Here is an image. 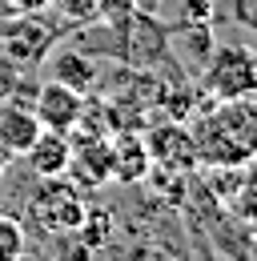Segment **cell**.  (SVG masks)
I'll return each mask as SVG.
<instances>
[{"mask_svg":"<svg viewBox=\"0 0 257 261\" xmlns=\"http://www.w3.org/2000/svg\"><path fill=\"white\" fill-rule=\"evenodd\" d=\"M161 4H165V0H133V8H137V12H149V16H157Z\"/></svg>","mask_w":257,"mask_h":261,"instance_id":"17","label":"cell"},{"mask_svg":"<svg viewBox=\"0 0 257 261\" xmlns=\"http://www.w3.org/2000/svg\"><path fill=\"white\" fill-rule=\"evenodd\" d=\"M193 149L197 165H249L257 157V93L229 97L205 105V113L193 121Z\"/></svg>","mask_w":257,"mask_h":261,"instance_id":"1","label":"cell"},{"mask_svg":"<svg viewBox=\"0 0 257 261\" xmlns=\"http://www.w3.org/2000/svg\"><path fill=\"white\" fill-rule=\"evenodd\" d=\"M12 161H16V153H8V149L0 145V181L8 177V169H12Z\"/></svg>","mask_w":257,"mask_h":261,"instance_id":"18","label":"cell"},{"mask_svg":"<svg viewBox=\"0 0 257 261\" xmlns=\"http://www.w3.org/2000/svg\"><path fill=\"white\" fill-rule=\"evenodd\" d=\"M16 261H48V257H36V253H29V249H24V253H20Z\"/></svg>","mask_w":257,"mask_h":261,"instance_id":"20","label":"cell"},{"mask_svg":"<svg viewBox=\"0 0 257 261\" xmlns=\"http://www.w3.org/2000/svg\"><path fill=\"white\" fill-rule=\"evenodd\" d=\"M57 44V29L40 20V12H20L0 20V53L20 68H36Z\"/></svg>","mask_w":257,"mask_h":261,"instance_id":"4","label":"cell"},{"mask_svg":"<svg viewBox=\"0 0 257 261\" xmlns=\"http://www.w3.org/2000/svg\"><path fill=\"white\" fill-rule=\"evenodd\" d=\"M145 145H149V157L153 165H169V169H181L193 173L197 169V149H193V133L181 121H165L157 129L145 133Z\"/></svg>","mask_w":257,"mask_h":261,"instance_id":"6","label":"cell"},{"mask_svg":"<svg viewBox=\"0 0 257 261\" xmlns=\"http://www.w3.org/2000/svg\"><path fill=\"white\" fill-rule=\"evenodd\" d=\"M85 197L76 189V181L64 177H36V189L29 193V217L32 225L48 237H72L76 225L85 221Z\"/></svg>","mask_w":257,"mask_h":261,"instance_id":"2","label":"cell"},{"mask_svg":"<svg viewBox=\"0 0 257 261\" xmlns=\"http://www.w3.org/2000/svg\"><path fill=\"white\" fill-rule=\"evenodd\" d=\"M24 253V229L16 217L0 213V261H16Z\"/></svg>","mask_w":257,"mask_h":261,"instance_id":"13","label":"cell"},{"mask_svg":"<svg viewBox=\"0 0 257 261\" xmlns=\"http://www.w3.org/2000/svg\"><path fill=\"white\" fill-rule=\"evenodd\" d=\"M36 133H40V121H36V113H32V109L0 100V145H4L8 153H16V157H20L32 141H36Z\"/></svg>","mask_w":257,"mask_h":261,"instance_id":"10","label":"cell"},{"mask_svg":"<svg viewBox=\"0 0 257 261\" xmlns=\"http://www.w3.org/2000/svg\"><path fill=\"white\" fill-rule=\"evenodd\" d=\"M20 157H24L32 177H64V173H68V161H72V141H68V133L40 129L36 141H32Z\"/></svg>","mask_w":257,"mask_h":261,"instance_id":"7","label":"cell"},{"mask_svg":"<svg viewBox=\"0 0 257 261\" xmlns=\"http://www.w3.org/2000/svg\"><path fill=\"white\" fill-rule=\"evenodd\" d=\"M229 205H233L237 221H245V225H257V157H253L249 165H245L241 189H237V197H233Z\"/></svg>","mask_w":257,"mask_h":261,"instance_id":"11","label":"cell"},{"mask_svg":"<svg viewBox=\"0 0 257 261\" xmlns=\"http://www.w3.org/2000/svg\"><path fill=\"white\" fill-rule=\"evenodd\" d=\"M117 141H109V153H113V181L121 185H141L145 173L153 169V157H149V145L141 133H113Z\"/></svg>","mask_w":257,"mask_h":261,"instance_id":"8","label":"cell"},{"mask_svg":"<svg viewBox=\"0 0 257 261\" xmlns=\"http://www.w3.org/2000/svg\"><path fill=\"white\" fill-rule=\"evenodd\" d=\"M153 261H169V257H161V253H157V257H153Z\"/></svg>","mask_w":257,"mask_h":261,"instance_id":"21","label":"cell"},{"mask_svg":"<svg viewBox=\"0 0 257 261\" xmlns=\"http://www.w3.org/2000/svg\"><path fill=\"white\" fill-rule=\"evenodd\" d=\"M233 20L257 36V0H233Z\"/></svg>","mask_w":257,"mask_h":261,"instance_id":"16","label":"cell"},{"mask_svg":"<svg viewBox=\"0 0 257 261\" xmlns=\"http://www.w3.org/2000/svg\"><path fill=\"white\" fill-rule=\"evenodd\" d=\"M8 16H20V12H16L12 0H0V20H8Z\"/></svg>","mask_w":257,"mask_h":261,"instance_id":"19","label":"cell"},{"mask_svg":"<svg viewBox=\"0 0 257 261\" xmlns=\"http://www.w3.org/2000/svg\"><path fill=\"white\" fill-rule=\"evenodd\" d=\"M201 89L213 100H229V97H249L257 93V53L249 44H213L209 61L201 68Z\"/></svg>","mask_w":257,"mask_h":261,"instance_id":"3","label":"cell"},{"mask_svg":"<svg viewBox=\"0 0 257 261\" xmlns=\"http://www.w3.org/2000/svg\"><path fill=\"white\" fill-rule=\"evenodd\" d=\"M20 72H24V68L16 65V61H8V57L0 53V100H8V97H12V89H16Z\"/></svg>","mask_w":257,"mask_h":261,"instance_id":"15","label":"cell"},{"mask_svg":"<svg viewBox=\"0 0 257 261\" xmlns=\"http://www.w3.org/2000/svg\"><path fill=\"white\" fill-rule=\"evenodd\" d=\"M213 20H217L213 0H181L177 8V24H213Z\"/></svg>","mask_w":257,"mask_h":261,"instance_id":"14","label":"cell"},{"mask_svg":"<svg viewBox=\"0 0 257 261\" xmlns=\"http://www.w3.org/2000/svg\"><path fill=\"white\" fill-rule=\"evenodd\" d=\"M85 93L68 89L61 81H40L36 97H32V113L40 121V129H57V133H72L85 117Z\"/></svg>","mask_w":257,"mask_h":261,"instance_id":"5","label":"cell"},{"mask_svg":"<svg viewBox=\"0 0 257 261\" xmlns=\"http://www.w3.org/2000/svg\"><path fill=\"white\" fill-rule=\"evenodd\" d=\"M40 65H44V72H48V81H61V85H68V89H76V93H89L96 81H100L96 61L89 57V53H81L76 44H72V48L48 53Z\"/></svg>","mask_w":257,"mask_h":261,"instance_id":"9","label":"cell"},{"mask_svg":"<svg viewBox=\"0 0 257 261\" xmlns=\"http://www.w3.org/2000/svg\"><path fill=\"white\" fill-rule=\"evenodd\" d=\"M48 8H57V16H61L64 24H93V20H100V4L96 0H53Z\"/></svg>","mask_w":257,"mask_h":261,"instance_id":"12","label":"cell"}]
</instances>
